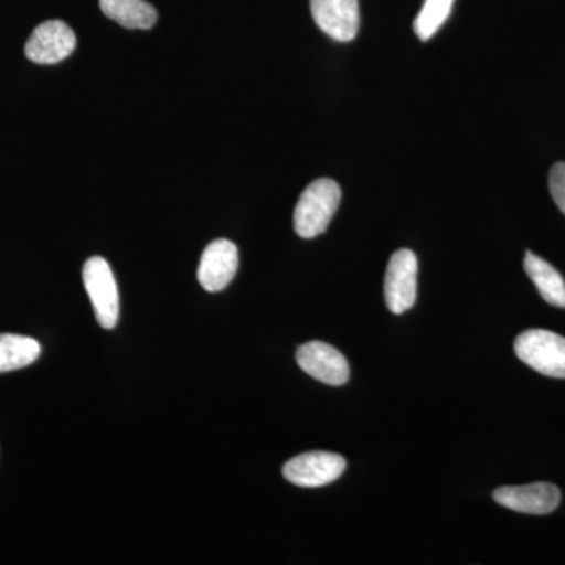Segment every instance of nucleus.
Here are the masks:
<instances>
[{
    "instance_id": "13",
    "label": "nucleus",
    "mask_w": 565,
    "mask_h": 565,
    "mask_svg": "<svg viewBox=\"0 0 565 565\" xmlns=\"http://www.w3.org/2000/svg\"><path fill=\"white\" fill-rule=\"evenodd\" d=\"M40 353L41 345L33 338L0 333V373L21 370L35 363Z\"/></svg>"
},
{
    "instance_id": "14",
    "label": "nucleus",
    "mask_w": 565,
    "mask_h": 565,
    "mask_svg": "<svg viewBox=\"0 0 565 565\" xmlns=\"http://www.w3.org/2000/svg\"><path fill=\"white\" fill-rule=\"evenodd\" d=\"M455 0H424L423 9L414 22L416 36L422 41L433 39L451 14Z\"/></svg>"
},
{
    "instance_id": "12",
    "label": "nucleus",
    "mask_w": 565,
    "mask_h": 565,
    "mask_svg": "<svg viewBox=\"0 0 565 565\" xmlns=\"http://www.w3.org/2000/svg\"><path fill=\"white\" fill-rule=\"evenodd\" d=\"M103 13L126 29L148 31L158 21V11L145 0H99Z\"/></svg>"
},
{
    "instance_id": "7",
    "label": "nucleus",
    "mask_w": 565,
    "mask_h": 565,
    "mask_svg": "<svg viewBox=\"0 0 565 565\" xmlns=\"http://www.w3.org/2000/svg\"><path fill=\"white\" fill-rule=\"evenodd\" d=\"M76 35L63 21H47L33 31L25 44L29 61L40 65H54L65 61L76 50Z\"/></svg>"
},
{
    "instance_id": "1",
    "label": "nucleus",
    "mask_w": 565,
    "mask_h": 565,
    "mask_svg": "<svg viewBox=\"0 0 565 565\" xmlns=\"http://www.w3.org/2000/svg\"><path fill=\"white\" fill-rule=\"evenodd\" d=\"M341 203V188L330 178H321L308 185L294 210V230L303 239H313L326 233Z\"/></svg>"
},
{
    "instance_id": "10",
    "label": "nucleus",
    "mask_w": 565,
    "mask_h": 565,
    "mask_svg": "<svg viewBox=\"0 0 565 565\" xmlns=\"http://www.w3.org/2000/svg\"><path fill=\"white\" fill-rule=\"evenodd\" d=\"M239 267L237 247L228 239H217L204 248L199 266L200 285L207 292L223 291Z\"/></svg>"
},
{
    "instance_id": "3",
    "label": "nucleus",
    "mask_w": 565,
    "mask_h": 565,
    "mask_svg": "<svg viewBox=\"0 0 565 565\" xmlns=\"http://www.w3.org/2000/svg\"><path fill=\"white\" fill-rule=\"evenodd\" d=\"M82 275L99 326L106 330L115 329L120 316V296L109 263L102 256H93L85 263Z\"/></svg>"
},
{
    "instance_id": "6",
    "label": "nucleus",
    "mask_w": 565,
    "mask_h": 565,
    "mask_svg": "<svg viewBox=\"0 0 565 565\" xmlns=\"http://www.w3.org/2000/svg\"><path fill=\"white\" fill-rule=\"evenodd\" d=\"M297 364L302 371L322 384L340 386L349 381L348 360L333 345L311 341L297 349Z\"/></svg>"
},
{
    "instance_id": "11",
    "label": "nucleus",
    "mask_w": 565,
    "mask_h": 565,
    "mask_svg": "<svg viewBox=\"0 0 565 565\" xmlns=\"http://www.w3.org/2000/svg\"><path fill=\"white\" fill-rule=\"evenodd\" d=\"M525 273L546 303L565 308V281L552 264L539 258L534 253L526 252Z\"/></svg>"
},
{
    "instance_id": "8",
    "label": "nucleus",
    "mask_w": 565,
    "mask_h": 565,
    "mask_svg": "<svg viewBox=\"0 0 565 565\" xmlns=\"http://www.w3.org/2000/svg\"><path fill=\"white\" fill-rule=\"evenodd\" d=\"M493 500L511 511L522 514L545 515L555 511L561 503V490L550 482L519 487H500L494 490Z\"/></svg>"
},
{
    "instance_id": "15",
    "label": "nucleus",
    "mask_w": 565,
    "mask_h": 565,
    "mask_svg": "<svg viewBox=\"0 0 565 565\" xmlns=\"http://www.w3.org/2000/svg\"><path fill=\"white\" fill-rule=\"evenodd\" d=\"M548 182L553 200L565 214V162L553 166Z\"/></svg>"
},
{
    "instance_id": "5",
    "label": "nucleus",
    "mask_w": 565,
    "mask_h": 565,
    "mask_svg": "<svg viewBox=\"0 0 565 565\" xmlns=\"http://www.w3.org/2000/svg\"><path fill=\"white\" fill-rule=\"evenodd\" d=\"M345 470L343 456L333 452H305L282 467V476L294 486L322 487L332 484Z\"/></svg>"
},
{
    "instance_id": "4",
    "label": "nucleus",
    "mask_w": 565,
    "mask_h": 565,
    "mask_svg": "<svg viewBox=\"0 0 565 565\" xmlns=\"http://www.w3.org/2000/svg\"><path fill=\"white\" fill-rule=\"evenodd\" d=\"M418 258L408 248L397 250L390 259L385 275V302L394 315H403L416 302Z\"/></svg>"
},
{
    "instance_id": "9",
    "label": "nucleus",
    "mask_w": 565,
    "mask_h": 565,
    "mask_svg": "<svg viewBox=\"0 0 565 565\" xmlns=\"http://www.w3.org/2000/svg\"><path fill=\"white\" fill-rule=\"evenodd\" d=\"M318 28L330 39L348 43L360 31L359 0H310Z\"/></svg>"
},
{
    "instance_id": "2",
    "label": "nucleus",
    "mask_w": 565,
    "mask_h": 565,
    "mask_svg": "<svg viewBox=\"0 0 565 565\" xmlns=\"http://www.w3.org/2000/svg\"><path fill=\"white\" fill-rule=\"evenodd\" d=\"M516 356L537 373L565 379V338L548 330H526L516 337Z\"/></svg>"
}]
</instances>
